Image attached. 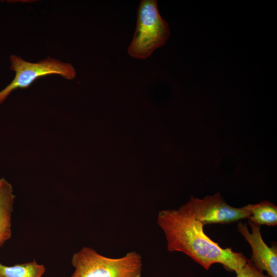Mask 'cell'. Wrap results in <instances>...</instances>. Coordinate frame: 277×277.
<instances>
[{
  "label": "cell",
  "instance_id": "cell-2",
  "mask_svg": "<svg viewBox=\"0 0 277 277\" xmlns=\"http://www.w3.org/2000/svg\"><path fill=\"white\" fill-rule=\"evenodd\" d=\"M74 271L70 277H141L142 258L135 251L119 258L105 256L84 247L71 259Z\"/></svg>",
  "mask_w": 277,
  "mask_h": 277
},
{
  "label": "cell",
  "instance_id": "cell-5",
  "mask_svg": "<svg viewBox=\"0 0 277 277\" xmlns=\"http://www.w3.org/2000/svg\"><path fill=\"white\" fill-rule=\"evenodd\" d=\"M189 202L195 219L204 225L230 224L248 219L253 207V204L240 208L232 207L227 204L219 192L201 199L191 196Z\"/></svg>",
  "mask_w": 277,
  "mask_h": 277
},
{
  "label": "cell",
  "instance_id": "cell-10",
  "mask_svg": "<svg viewBox=\"0 0 277 277\" xmlns=\"http://www.w3.org/2000/svg\"><path fill=\"white\" fill-rule=\"evenodd\" d=\"M236 277H270L265 275L262 271L258 270L251 261L247 259L245 264L235 271Z\"/></svg>",
  "mask_w": 277,
  "mask_h": 277
},
{
  "label": "cell",
  "instance_id": "cell-9",
  "mask_svg": "<svg viewBox=\"0 0 277 277\" xmlns=\"http://www.w3.org/2000/svg\"><path fill=\"white\" fill-rule=\"evenodd\" d=\"M248 219L260 226H275L277 225V207L269 201L253 204L251 214Z\"/></svg>",
  "mask_w": 277,
  "mask_h": 277
},
{
  "label": "cell",
  "instance_id": "cell-8",
  "mask_svg": "<svg viewBox=\"0 0 277 277\" xmlns=\"http://www.w3.org/2000/svg\"><path fill=\"white\" fill-rule=\"evenodd\" d=\"M44 265L32 262L8 266L0 263V277H42L45 272Z\"/></svg>",
  "mask_w": 277,
  "mask_h": 277
},
{
  "label": "cell",
  "instance_id": "cell-4",
  "mask_svg": "<svg viewBox=\"0 0 277 277\" xmlns=\"http://www.w3.org/2000/svg\"><path fill=\"white\" fill-rule=\"evenodd\" d=\"M10 69L15 75L11 83L0 91V104L17 88H27L37 78L50 74H58L67 80L76 76V71L70 63H65L50 57L37 63L27 62L21 57L12 55Z\"/></svg>",
  "mask_w": 277,
  "mask_h": 277
},
{
  "label": "cell",
  "instance_id": "cell-7",
  "mask_svg": "<svg viewBox=\"0 0 277 277\" xmlns=\"http://www.w3.org/2000/svg\"><path fill=\"white\" fill-rule=\"evenodd\" d=\"M15 196L11 185L0 179V247L11 236V215Z\"/></svg>",
  "mask_w": 277,
  "mask_h": 277
},
{
  "label": "cell",
  "instance_id": "cell-3",
  "mask_svg": "<svg viewBox=\"0 0 277 277\" xmlns=\"http://www.w3.org/2000/svg\"><path fill=\"white\" fill-rule=\"evenodd\" d=\"M170 35L168 23L161 16L156 0H142L137 14L136 25L128 53L134 58L145 60L164 45Z\"/></svg>",
  "mask_w": 277,
  "mask_h": 277
},
{
  "label": "cell",
  "instance_id": "cell-6",
  "mask_svg": "<svg viewBox=\"0 0 277 277\" xmlns=\"http://www.w3.org/2000/svg\"><path fill=\"white\" fill-rule=\"evenodd\" d=\"M251 228L249 231L247 224L238 223L237 229L252 249L250 261L255 267L261 271H265L270 277H277V246L269 247L263 240L261 226L248 220Z\"/></svg>",
  "mask_w": 277,
  "mask_h": 277
},
{
  "label": "cell",
  "instance_id": "cell-1",
  "mask_svg": "<svg viewBox=\"0 0 277 277\" xmlns=\"http://www.w3.org/2000/svg\"><path fill=\"white\" fill-rule=\"evenodd\" d=\"M157 223L164 231L169 252L186 254L205 269L215 263L227 271H235L242 267L247 258L231 248H223L204 232V225L195 219L189 202L177 209L162 210Z\"/></svg>",
  "mask_w": 277,
  "mask_h": 277
}]
</instances>
